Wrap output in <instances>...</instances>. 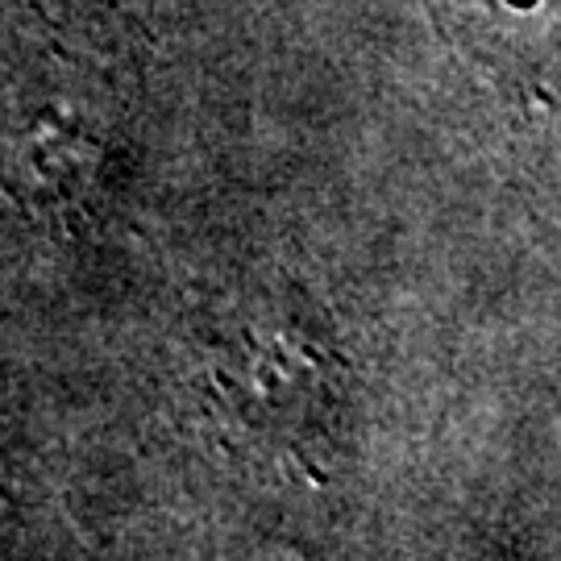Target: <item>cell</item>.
<instances>
[{
    "label": "cell",
    "mask_w": 561,
    "mask_h": 561,
    "mask_svg": "<svg viewBox=\"0 0 561 561\" xmlns=\"http://www.w3.org/2000/svg\"><path fill=\"white\" fill-rule=\"evenodd\" d=\"M461 38L482 55V62L503 71L541 67L558 46L561 0H445Z\"/></svg>",
    "instance_id": "1"
}]
</instances>
